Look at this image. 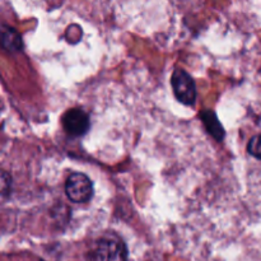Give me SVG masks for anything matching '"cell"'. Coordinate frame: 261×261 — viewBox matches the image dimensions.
Returning <instances> with one entry per match:
<instances>
[{"mask_svg":"<svg viewBox=\"0 0 261 261\" xmlns=\"http://www.w3.org/2000/svg\"><path fill=\"white\" fill-rule=\"evenodd\" d=\"M94 259L96 261H127V247L116 234H105L97 241Z\"/></svg>","mask_w":261,"mask_h":261,"instance_id":"6da1fadb","label":"cell"},{"mask_svg":"<svg viewBox=\"0 0 261 261\" xmlns=\"http://www.w3.org/2000/svg\"><path fill=\"white\" fill-rule=\"evenodd\" d=\"M65 193L69 200L73 203H87L93 195V184L84 173L74 172L66 180Z\"/></svg>","mask_w":261,"mask_h":261,"instance_id":"7a4b0ae2","label":"cell"},{"mask_svg":"<svg viewBox=\"0 0 261 261\" xmlns=\"http://www.w3.org/2000/svg\"><path fill=\"white\" fill-rule=\"evenodd\" d=\"M173 93L181 103L186 106H193L196 99V86L194 79L182 69L173 71L171 76Z\"/></svg>","mask_w":261,"mask_h":261,"instance_id":"3957f363","label":"cell"},{"mask_svg":"<svg viewBox=\"0 0 261 261\" xmlns=\"http://www.w3.org/2000/svg\"><path fill=\"white\" fill-rule=\"evenodd\" d=\"M63 126L71 137H82L89 129V116L82 109H70L64 114Z\"/></svg>","mask_w":261,"mask_h":261,"instance_id":"277c9868","label":"cell"},{"mask_svg":"<svg viewBox=\"0 0 261 261\" xmlns=\"http://www.w3.org/2000/svg\"><path fill=\"white\" fill-rule=\"evenodd\" d=\"M0 47L8 53H18L23 48L22 36L15 28L9 25L0 27Z\"/></svg>","mask_w":261,"mask_h":261,"instance_id":"5b68a950","label":"cell"},{"mask_svg":"<svg viewBox=\"0 0 261 261\" xmlns=\"http://www.w3.org/2000/svg\"><path fill=\"white\" fill-rule=\"evenodd\" d=\"M200 119L203 120L204 125H205L206 130H208L209 134L214 138L216 140L221 142L224 138V129L222 126V124L219 122L218 117L214 114L213 111H204L201 112Z\"/></svg>","mask_w":261,"mask_h":261,"instance_id":"8992f818","label":"cell"},{"mask_svg":"<svg viewBox=\"0 0 261 261\" xmlns=\"http://www.w3.org/2000/svg\"><path fill=\"white\" fill-rule=\"evenodd\" d=\"M247 152L252 157L261 160V135H255L250 139L249 144H247Z\"/></svg>","mask_w":261,"mask_h":261,"instance_id":"52a82bcc","label":"cell"},{"mask_svg":"<svg viewBox=\"0 0 261 261\" xmlns=\"http://www.w3.org/2000/svg\"><path fill=\"white\" fill-rule=\"evenodd\" d=\"M10 182H12V180H10L9 173L0 170V194H4L9 190Z\"/></svg>","mask_w":261,"mask_h":261,"instance_id":"ba28073f","label":"cell"}]
</instances>
